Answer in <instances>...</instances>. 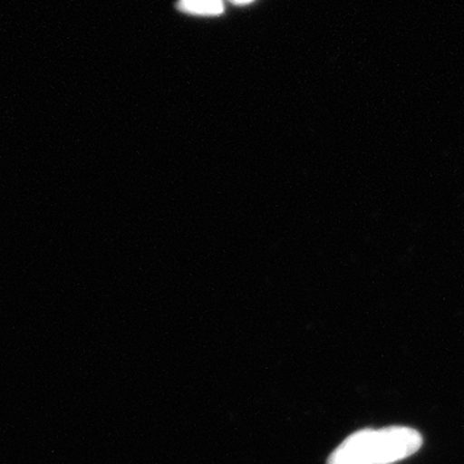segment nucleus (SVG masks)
<instances>
[{
	"label": "nucleus",
	"instance_id": "1",
	"mask_svg": "<svg viewBox=\"0 0 464 464\" xmlns=\"http://www.w3.org/2000/svg\"><path fill=\"white\" fill-rule=\"evenodd\" d=\"M422 444L420 433L411 427L362 430L342 441L326 464H392L413 456Z\"/></svg>",
	"mask_w": 464,
	"mask_h": 464
},
{
	"label": "nucleus",
	"instance_id": "2",
	"mask_svg": "<svg viewBox=\"0 0 464 464\" xmlns=\"http://www.w3.org/2000/svg\"><path fill=\"white\" fill-rule=\"evenodd\" d=\"M179 11L194 16H219L224 14V0H179Z\"/></svg>",
	"mask_w": 464,
	"mask_h": 464
},
{
	"label": "nucleus",
	"instance_id": "3",
	"mask_svg": "<svg viewBox=\"0 0 464 464\" xmlns=\"http://www.w3.org/2000/svg\"><path fill=\"white\" fill-rule=\"evenodd\" d=\"M230 2L232 3V5H250V3L255 2V0H230Z\"/></svg>",
	"mask_w": 464,
	"mask_h": 464
}]
</instances>
